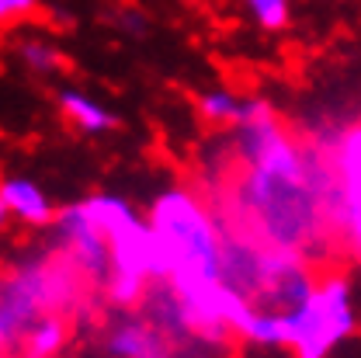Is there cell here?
Segmentation results:
<instances>
[{"label": "cell", "instance_id": "6da1fadb", "mask_svg": "<svg viewBox=\"0 0 361 358\" xmlns=\"http://www.w3.org/2000/svg\"><path fill=\"white\" fill-rule=\"evenodd\" d=\"M219 181L202 188L229 233L316 265L337 244L334 171L316 139H302L264 97H247L223 129Z\"/></svg>", "mask_w": 361, "mask_h": 358}, {"label": "cell", "instance_id": "7a4b0ae2", "mask_svg": "<svg viewBox=\"0 0 361 358\" xmlns=\"http://www.w3.org/2000/svg\"><path fill=\"white\" fill-rule=\"evenodd\" d=\"M157 237V282L178 296L219 285L226 275V226L202 188L171 184L149 205Z\"/></svg>", "mask_w": 361, "mask_h": 358}, {"label": "cell", "instance_id": "3957f363", "mask_svg": "<svg viewBox=\"0 0 361 358\" xmlns=\"http://www.w3.org/2000/svg\"><path fill=\"white\" fill-rule=\"evenodd\" d=\"M90 292L94 289L59 251L42 247L18 254L0 271V316L11 330V345L21 327L45 314H63L73 320L80 310H87Z\"/></svg>", "mask_w": 361, "mask_h": 358}, {"label": "cell", "instance_id": "277c9868", "mask_svg": "<svg viewBox=\"0 0 361 358\" xmlns=\"http://www.w3.org/2000/svg\"><path fill=\"white\" fill-rule=\"evenodd\" d=\"M87 205L104 229L111 251V275L101 296L115 310L139 306L142 296L157 285V237L149 216H142L129 198L115 191L87 195Z\"/></svg>", "mask_w": 361, "mask_h": 358}, {"label": "cell", "instance_id": "5b68a950", "mask_svg": "<svg viewBox=\"0 0 361 358\" xmlns=\"http://www.w3.org/2000/svg\"><path fill=\"white\" fill-rule=\"evenodd\" d=\"M358 299L355 285L341 271L316 275L313 289L302 296L299 306L285 314L292 358H330L355 330H358Z\"/></svg>", "mask_w": 361, "mask_h": 358}, {"label": "cell", "instance_id": "8992f818", "mask_svg": "<svg viewBox=\"0 0 361 358\" xmlns=\"http://www.w3.org/2000/svg\"><path fill=\"white\" fill-rule=\"evenodd\" d=\"M101 338L108 358H219L226 352L223 345L153 316L146 306L118 310L104 323Z\"/></svg>", "mask_w": 361, "mask_h": 358}, {"label": "cell", "instance_id": "52a82bcc", "mask_svg": "<svg viewBox=\"0 0 361 358\" xmlns=\"http://www.w3.org/2000/svg\"><path fill=\"white\" fill-rule=\"evenodd\" d=\"M319 143V139H316ZM334 171V229L341 251L361 265V122L341 126L319 143Z\"/></svg>", "mask_w": 361, "mask_h": 358}, {"label": "cell", "instance_id": "ba28073f", "mask_svg": "<svg viewBox=\"0 0 361 358\" xmlns=\"http://www.w3.org/2000/svg\"><path fill=\"white\" fill-rule=\"evenodd\" d=\"M49 247L59 251L73 268L80 271V278L94 292H104L108 275H111V251H108L104 229L90 213L87 198H80L73 205H63L56 213V220L49 226Z\"/></svg>", "mask_w": 361, "mask_h": 358}, {"label": "cell", "instance_id": "9c48e42d", "mask_svg": "<svg viewBox=\"0 0 361 358\" xmlns=\"http://www.w3.org/2000/svg\"><path fill=\"white\" fill-rule=\"evenodd\" d=\"M56 205L49 198L39 181L21 178V174H7L0 178V229L11 223H21L28 229H49L56 220Z\"/></svg>", "mask_w": 361, "mask_h": 358}, {"label": "cell", "instance_id": "30bf717a", "mask_svg": "<svg viewBox=\"0 0 361 358\" xmlns=\"http://www.w3.org/2000/svg\"><path fill=\"white\" fill-rule=\"evenodd\" d=\"M56 108L59 115L77 129L80 136H108L118 126V115L87 90L80 88H59L56 90Z\"/></svg>", "mask_w": 361, "mask_h": 358}, {"label": "cell", "instance_id": "8fae6325", "mask_svg": "<svg viewBox=\"0 0 361 358\" xmlns=\"http://www.w3.org/2000/svg\"><path fill=\"white\" fill-rule=\"evenodd\" d=\"M70 345V316L45 314L14 334V358H59Z\"/></svg>", "mask_w": 361, "mask_h": 358}, {"label": "cell", "instance_id": "7c38bea8", "mask_svg": "<svg viewBox=\"0 0 361 358\" xmlns=\"http://www.w3.org/2000/svg\"><path fill=\"white\" fill-rule=\"evenodd\" d=\"M14 59H18L28 73H35V77H52V73L63 70V52H59V45L52 42L49 35H42V32H21V35L14 39Z\"/></svg>", "mask_w": 361, "mask_h": 358}, {"label": "cell", "instance_id": "4fadbf2b", "mask_svg": "<svg viewBox=\"0 0 361 358\" xmlns=\"http://www.w3.org/2000/svg\"><path fill=\"white\" fill-rule=\"evenodd\" d=\"M243 105H247V97L229 88H209V90H202L198 101H195L198 119H202L205 126H212V129L236 126V119L243 115Z\"/></svg>", "mask_w": 361, "mask_h": 358}, {"label": "cell", "instance_id": "5bb4252c", "mask_svg": "<svg viewBox=\"0 0 361 358\" xmlns=\"http://www.w3.org/2000/svg\"><path fill=\"white\" fill-rule=\"evenodd\" d=\"M292 4L295 0H243V11L261 32H281L292 21Z\"/></svg>", "mask_w": 361, "mask_h": 358}, {"label": "cell", "instance_id": "9a60e30c", "mask_svg": "<svg viewBox=\"0 0 361 358\" xmlns=\"http://www.w3.org/2000/svg\"><path fill=\"white\" fill-rule=\"evenodd\" d=\"M42 7V0H0V32L21 25L25 18H32Z\"/></svg>", "mask_w": 361, "mask_h": 358}, {"label": "cell", "instance_id": "2e32d148", "mask_svg": "<svg viewBox=\"0 0 361 358\" xmlns=\"http://www.w3.org/2000/svg\"><path fill=\"white\" fill-rule=\"evenodd\" d=\"M11 355V330H7V323H4V316H0V358Z\"/></svg>", "mask_w": 361, "mask_h": 358}, {"label": "cell", "instance_id": "e0dca14e", "mask_svg": "<svg viewBox=\"0 0 361 358\" xmlns=\"http://www.w3.org/2000/svg\"><path fill=\"white\" fill-rule=\"evenodd\" d=\"M358 314H361V303H358Z\"/></svg>", "mask_w": 361, "mask_h": 358}]
</instances>
